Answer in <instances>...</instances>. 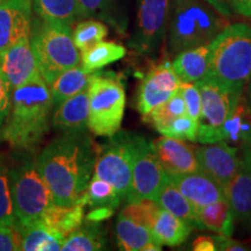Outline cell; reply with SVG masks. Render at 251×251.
I'll use <instances>...</instances> for the list:
<instances>
[{
	"label": "cell",
	"instance_id": "obj_5",
	"mask_svg": "<svg viewBox=\"0 0 251 251\" xmlns=\"http://www.w3.org/2000/svg\"><path fill=\"white\" fill-rule=\"evenodd\" d=\"M30 46L41 77L48 85L63 71L80 64L70 26L33 20Z\"/></svg>",
	"mask_w": 251,
	"mask_h": 251
},
{
	"label": "cell",
	"instance_id": "obj_48",
	"mask_svg": "<svg viewBox=\"0 0 251 251\" xmlns=\"http://www.w3.org/2000/svg\"><path fill=\"white\" fill-rule=\"evenodd\" d=\"M6 1H8V0H0V4H2V2H6Z\"/></svg>",
	"mask_w": 251,
	"mask_h": 251
},
{
	"label": "cell",
	"instance_id": "obj_25",
	"mask_svg": "<svg viewBox=\"0 0 251 251\" xmlns=\"http://www.w3.org/2000/svg\"><path fill=\"white\" fill-rule=\"evenodd\" d=\"M155 201L163 209L170 212L171 214L190 225L192 229H200L196 208L184 197V194L178 190V187L172 183L169 176L164 184L162 185L161 190L158 191Z\"/></svg>",
	"mask_w": 251,
	"mask_h": 251
},
{
	"label": "cell",
	"instance_id": "obj_8",
	"mask_svg": "<svg viewBox=\"0 0 251 251\" xmlns=\"http://www.w3.org/2000/svg\"><path fill=\"white\" fill-rule=\"evenodd\" d=\"M137 134L119 130L109 136L108 142L97 149L93 175L108 181L121 199L129 193Z\"/></svg>",
	"mask_w": 251,
	"mask_h": 251
},
{
	"label": "cell",
	"instance_id": "obj_2",
	"mask_svg": "<svg viewBox=\"0 0 251 251\" xmlns=\"http://www.w3.org/2000/svg\"><path fill=\"white\" fill-rule=\"evenodd\" d=\"M52 107L50 89L41 76L15 87L12 90L11 111L0 131V139L14 149H33L48 133Z\"/></svg>",
	"mask_w": 251,
	"mask_h": 251
},
{
	"label": "cell",
	"instance_id": "obj_26",
	"mask_svg": "<svg viewBox=\"0 0 251 251\" xmlns=\"http://www.w3.org/2000/svg\"><path fill=\"white\" fill-rule=\"evenodd\" d=\"M92 74L93 72L84 70V68L80 64L59 74L52 80V83L49 84L54 106L57 107L59 103H62L64 100L87 90Z\"/></svg>",
	"mask_w": 251,
	"mask_h": 251
},
{
	"label": "cell",
	"instance_id": "obj_39",
	"mask_svg": "<svg viewBox=\"0 0 251 251\" xmlns=\"http://www.w3.org/2000/svg\"><path fill=\"white\" fill-rule=\"evenodd\" d=\"M179 91L184 98L187 115L198 121L201 111V96H200L199 87L194 83L180 81Z\"/></svg>",
	"mask_w": 251,
	"mask_h": 251
},
{
	"label": "cell",
	"instance_id": "obj_28",
	"mask_svg": "<svg viewBox=\"0 0 251 251\" xmlns=\"http://www.w3.org/2000/svg\"><path fill=\"white\" fill-rule=\"evenodd\" d=\"M107 236L99 222H84L64 238L63 251H97L106 249Z\"/></svg>",
	"mask_w": 251,
	"mask_h": 251
},
{
	"label": "cell",
	"instance_id": "obj_29",
	"mask_svg": "<svg viewBox=\"0 0 251 251\" xmlns=\"http://www.w3.org/2000/svg\"><path fill=\"white\" fill-rule=\"evenodd\" d=\"M127 54L124 46L115 42L97 43L91 48L81 51L80 65L87 72L98 71L100 69L107 67L108 64L120 61Z\"/></svg>",
	"mask_w": 251,
	"mask_h": 251
},
{
	"label": "cell",
	"instance_id": "obj_33",
	"mask_svg": "<svg viewBox=\"0 0 251 251\" xmlns=\"http://www.w3.org/2000/svg\"><path fill=\"white\" fill-rule=\"evenodd\" d=\"M184 114H187L186 106H185L184 98L181 96L180 91H178L171 98H169L166 101L157 106L149 114L142 117V119L148 124L152 125L153 128L159 133L174 119Z\"/></svg>",
	"mask_w": 251,
	"mask_h": 251
},
{
	"label": "cell",
	"instance_id": "obj_15",
	"mask_svg": "<svg viewBox=\"0 0 251 251\" xmlns=\"http://www.w3.org/2000/svg\"><path fill=\"white\" fill-rule=\"evenodd\" d=\"M31 26V0H8L0 4V55L30 39Z\"/></svg>",
	"mask_w": 251,
	"mask_h": 251
},
{
	"label": "cell",
	"instance_id": "obj_21",
	"mask_svg": "<svg viewBox=\"0 0 251 251\" xmlns=\"http://www.w3.org/2000/svg\"><path fill=\"white\" fill-rule=\"evenodd\" d=\"M115 236L120 250L159 251L163 248L155 240L148 227L121 214L119 215L115 225Z\"/></svg>",
	"mask_w": 251,
	"mask_h": 251
},
{
	"label": "cell",
	"instance_id": "obj_45",
	"mask_svg": "<svg viewBox=\"0 0 251 251\" xmlns=\"http://www.w3.org/2000/svg\"><path fill=\"white\" fill-rule=\"evenodd\" d=\"M228 2L237 14L251 18V0H228Z\"/></svg>",
	"mask_w": 251,
	"mask_h": 251
},
{
	"label": "cell",
	"instance_id": "obj_27",
	"mask_svg": "<svg viewBox=\"0 0 251 251\" xmlns=\"http://www.w3.org/2000/svg\"><path fill=\"white\" fill-rule=\"evenodd\" d=\"M200 229H208L224 236H233L235 218L227 199H220L197 211Z\"/></svg>",
	"mask_w": 251,
	"mask_h": 251
},
{
	"label": "cell",
	"instance_id": "obj_42",
	"mask_svg": "<svg viewBox=\"0 0 251 251\" xmlns=\"http://www.w3.org/2000/svg\"><path fill=\"white\" fill-rule=\"evenodd\" d=\"M214 237L215 244H216V250H222V251H243V250H249L246 244L238 242L231 238V236H224V235H218Z\"/></svg>",
	"mask_w": 251,
	"mask_h": 251
},
{
	"label": "cell",
	"instance_id": "obj_35",
	"mask_svg": "<svg viewBox=\"0 0 251 251\" xmlns=\"http://www.w3.org/2000/svg\"><path fill=\"white\" fill-rule=\"evenodd\" d=\"M0 226H17L12 200L9 166L0 155Z\"/></svg>",
	"mask_w": 251,
	"mask_h": 251
},
{
	"label": "cell",
	"instance_id": "obj_12",
	"mask_svg": "<svg viewBox=\"0 0 251 251\" xmlns=\"http://www.w3.org/2000/svg\"><path fill=\"white\" fill-rule=\"evenodd\" d=\"M180 80L169 59L152 65L141 80L137 92V109L141 115L149 114L153 108L179 91Z\"/></svg>",
	"mask_w": 251,
	"mask_h": 251
},
{
	"label": "cell",
	"instance_id": "obj_18",
	"mask_svg": "<svg viewBox=\"0 0 251 251\" xmlns=\"http://www.w3.org/2000/svg\"><path fill=\"white\" fill-rule=\"evenodd\" d=\"M169 178L188 201L192 203L196 211L226 198L221 185L203 171L171 176Z\"/></svg>",
	"mask_w": 251,
	"mask_h": 251
},
{
	"label": "cell",
	"instance_id": "obj_13",
	"mask_svg": "<svg viewBox=\"0 0 251 251\" xmlns=\"http://www.w3.org/2000/svg\"><path fill=\"white\" fill-rule=\"evenodd\" d=\"M238 152V169L224 192L235 220L251 229V146L243 147Z\"/></svg>",
	"mask_w": 251,
	"mask_h": 251
},
{
	"label": "cell",
	"instance_id": "obj_4",
	"mask_svg": "<svg viewBox=\"0 0 251 251\" xmlns=\"http://www.w3.org/2000/svg\"><path fill=\"white\" fill-rule=\"evenodd\" d=\"M226 26L227 18L203 0H170L166 26L169 51L177 55L209 45Z\"/></svg>",
	"mask_w": 251,
	"mask_h": 251
},
{
	"label": "cell",
	"instance_id": "obj_46",
	"mask_svg": "<svg viewBox=\"0 0 251 251\" xmlns=\"http://www.w3.org/2000/svg\"><path fill=\"white\" fill-rule=\"evenodd\" d=\"M203 1H206L208 5H211L218 13L222 15V17L227 19L231 17V7L230 5H229L228 0H203Z\"/></svg>",
	"mask_w": 251,
	"mask_h": 251
},
{
	"label": "cell",
	"instance_id": "obj_14",
	"mask_svg": "<svg viewBox=\"0 0 251 251\" xmlns=\"http://www.w3.org/2000/svg\"><path fill=\"white\" fill-rule=\"evenodd\" d=\"M196 153L201 171L211 176L222 188L227 186L240 164L238 149L221 140L198 147Z\"/></svg>",
	"mask_w": 251,
	"mask_h": 251
},
{
	"label": "cell",
	"instance_id": "obj_22",
	"mask_svg": "<svg viewBox=\"0 0 251 251\" xmlns=\"http://www.w3.org/2000/svg\"><path fill=\"white\" fill-rule=\"evenodd\" d=\"M208 54V45L178 52L171 64L179 80L198 84L205 79L209 71Z\"/></svg>",
	"mask_w": 251,
	"mask_h": 251
},
{
	"label": "cell",
	"instance_id": "obj_34",
	"mask_svg": "<svg viewBox=\"0 0 251 251\" xmlns=\"http://www.w3.org/2000/svg\"><path fill=\"white\" fill-rule=\"evenodd\" d=\"M107 34L108 28L105 24L90 19V20L81 21L75 27V29L72 30V39L77 49L84 51L97 43L101 42L107 36Z\"/></svg>",
	"mask_w": 251,
	"mask_h": 251
},
{
	"label": "cell",
	"instance_id": "obj_32",
	"mask_svg": "<svg viewBox=\"0 0 251 251\" xmlns=\"http://www.w3.org/2000/svg\"><path fill=\"white\" fill-rule=\"evenodd\" d=\"M80 200L84 202L85 207L89 206L90 208L111 207V208L115 209L120 205L121 197L119 196L117 190L108 181L100 179V178L92 175L86 190L80 197Z\"/></svg>",
	"mask_w": 251,
	"mask_h": 251
},
{
	"label": "cell",
	"instance_id": "obj_3",
	"mask_svg": "<svg viewBox=\"0 0 251 251\" xmlns=\"http://www.w3.org/2000/svg\"><path fill=\"white\" fill-rule=\"evenodd\" d=\"M208 76L229 92L243 93L251 76V26L227 25L208 45Z\"/></svg>",
	"mask_w": 251,
	"mask_h": 251
},
{
	"label": "cell",
	"instance_id": "obj_43",
	"mask_svg": "<svg viewBox=\"0 0 251 251\" xmlns=\"http://www.w3.org/2000/svg\"><path fill=\"white\" fill-rule=\"evenodd\" d=\"M114 213V209L111 207H96V208H91V211L87 213L85 219L86 221L91 222H100L102 220L111 218Z\"/></svg>",
	"mask_w": 251,
	"mask_h": 251
},
{
	"label": "cell",
	"instance_id": "obj_9",
	"mask_svg": "<svg viewBox=\"0 0 251 251\" xmlns=\"http://www.w3.org/2000/svg\"><path fill=\"white\" fill-rule=\"evenodd\" d=\"M201 96V111L198 120V139L201 144L222 140V128L235 101L241 94L229 92L218 81L206 77L197 84Z\"/></svg>",
	"mask_w": 251,
	"mask_h": 251
},
{
	"label": "cell",
	"instance_id": "obj_36",
	"mask_svg": "<svg viewBox=\"0 0 251 251\" xmlns=\"http://www.w3.org/2000/svg\"><path fill=\"white\" fill-rule=\"evenodd\" d=\"M159 209V205L152 199H140L127 202L120 214L126 218L144 225L150 229L153 219Z\"/></svg>",
	"mask_w": 251,
	"mask_h": 251
},
{
	"label": "cell",
	"instance_id": "obj_24",
	"mask_svg": "<svg viewBox=\"0 0 251 251\" xmlns=\"http://www.w3.org/2000/svg\"><path fill=\"white\" fill-rule=\"evenodd\" d=\"M150 230L162 247H176L184 243L193 229L181 219L159 207Z\"/></svg>",
	"mask_w": 251,
	"mask_h": 251
},
{
	"label": "cell",
	"instance_id": "obj_6",
	"mask_svg": "<svg viewBox=\"0 0 251 251\" xmlns=\"http://www.w3.org/2000/svg\"><path fill=\"white\" fill-rule=\"evenodd\" d=\"M87 128L97 136L109 137L120 130L126 107L121 79L113 74L94 71L89 87Z\"/></svg>",
	"mask_w": 251,
	"mask_h": 251
},
{
	"label": "cell",
	"instance_id": "obj_1",
	"mask_svg": "<svg viewBox=\"0 0 251 251\" xmlns=\"http://www.w3.org/2000/svg\"><path fill=\"white\" fill-rule=\"evenodd\" d=\"M97 147L86 130L63 133L36 159V166L51 192L54 203H76L93 175Z\"/></svg>",
	"mask_w": 251,
	"mask_h": 251
},
{
	"label": "cell",
	"instance_id": "obj_7",
	"mask_svg": "<svg viewBox=\"0 0 251 251\" xmlns=\"http://www.w3.org/2000/svg\"><path fill=\"white\" fill-rule=\"evenodd\" d=\"M13 209L19 228L35 224L54 203L51 192L33 158L9 169Z\"/></svg>",
	"mask_w": 251,
	"mask_h": 251
},
{
	"label": "cell",
	"instance_id": "obj_17",
	"mask_svg": "<svg viewBox=\"0 0 251 251\" xmlns=\"http://www.w3.org/2000/svg\"><path fill=\"white\" fill-rule=\"evenodd\" d=\"M0 69L8 80L12 90L23 86L40 77L30 39L24 40L0 55Z\"/></svg>",
	"mask_w": 251,
	"mask_h": 251
},
{
	"label": "cell",
	"instance_id": "obj_47",
	"mask_svg": "<svg viewBox=\"0 0 251 251\" xmlns=\"http://www.w3.org/2000/svg\"><path fill=\"white\" fill-rule=\"evenodd\" d=\"M246 89H247V92H246V90H244V93H246L247 98L249 99V101H250V103H251V76H250L249 81H248Z\"/></svg>",
	"mask_w": 251,
	"mask_h": 251
},
{
	"label": "cell",
	"instance_id": "obj_31",
	"mask_svg": "<svg viewBox=\"0 0 251 251\" xmlns=\"http://www.w3.org/2000/svg\"><path fill=\"white\" fill-rule=\"evenodd\" d=\"M31 7L41 20L72 26L76 20L77 0H31Z\"/></svg>",
	"mask_w": 251,
	"mask_h": 251
},
{
	"label": "cell",
	"instance_id": "obj_10",
	"mask_svg": "<svg viewBox=\"0 0 251 251\" xmlns=\"http://www.w3.org/2000/svg\"><path fill=\"white\" fill-rule=\"evenodd\" d=\"M168 175L158 161L152 142L137 135L129 193L126 202L140 199L155 200Z\"/></svg>",
	"mask_w": 251,
	"mask_h": 251
},
{
	"label": "cell",
	"instance_id": "obj_44",
	"mask_svg": "<svg viewBox=\"0 0 251 251\" xmlns=\"http://www.w3.org/2000/svg\"><path fill=\"white\" fill-rule=\"evenodd\" d=\"M194 251H215L216 244L213 236H198L192 243Z\"/></svg>",
	"mask_w": 251,
	"mask_h": 251
},
{
	"label": "cell",
	"instance_id": "obj_23",
	"mask_svg": "<svg viewBox=\"0 0 251 251\" xmlns=\"http://www.w3.org/2000/svg\"><path fill=\"white\" fill-rule=\"evenodd\" d=\"M84 208L85 205L80 199L70 206H59L52 203L39 221L64 240L69 234L84 222L85 219Z\"/></svg>",
	"mask_w": 251,
	"mask_h": 251
},
{
	"label": "cell",
	"instance_id": "obj_37",
	"mask_svg": "<svg viewBox=\"0 0 251 251\" xmlns=\"http://www.w3.org/2000/svg\"><path fill=\"white\" fill-rule=\"evenodd\" d=\"M159 134H162L163 136L196 142L198 139V121L187 114L180 115L174 119L168 126H165L159 131Z\"/></svg>",
	"mask_w": 251,
	"mask_h": 251
},
{
	"label": "cell",
	"instance_id": "obj_30",
	"mask_svg": "<svg viewBox=\"0 0 251 251\" xmlns=\"http://www.w3.org/2000/svg\"><path fill=\"white\" fill-rule=\"evenodd\" d=\"M19 229L21 233V250L57 251L62 249L64 240L52 233L41 221Z\"/></svg>",
	"mask_w": 251,
	"mask_h": 251
},
{
	"label": "cell",
	"instance_id": "obj_38",
	"mask_svg": "<svg viewBox=\"0 0 251 251\" xmlns=\"http://www.w3.org/2000/svg\"><path fill=\"white\" fill-rule=\"evenodd\" d=\"M111 6L112 0H77L76 19L98 17L111 20L108 14Z\"/></svg>",
	"mask_w": 251,
	"mask_h": 251
},
{
	"label": "cell",
	"instance_id": "obj_19",
	"mask_svg": "<svg viewBox=\"0 0 251 251\" xmlns=\"http://www.w3.org/2000/svg\"><path fill=\"white\" fill-rule=\"evenodd\" d=\"M222 141L238 150L251 146V103L244 91L235 101L225 122Z\"/></svg>",
	"mask_w": 251,
	"mask_h": 251
},
{
	"label": "cell",
	"instance_id": "obj_40",
	"mask_svg": "<svg viewBox=\"0 0 251 251\" xmlns=\"http://www.w3.org/2000/svg\"><path fill=\"white\" fill-rule=\"evenodd\" d=\"M21 250V233L18 226H0V251Z\"/></svg>",
	"mask_w": 251,
	"mask_h": 251
},
{
	"label": "cell",
	"instance_id": "obj_11",
	"mask_svg": "<svg viewBox=\"0 0 251 251\" xmlns=\"http://www.w3.org/2000/svg\"><path fill=\"white\" fill-rule=\"evenodd\" d=\"M170 0H137L135 33L129 46L136 54L150 55L164 41Z\"/></svg>",
	"mask_w": 251,
	"mask_h": 251
},
{
	"label": "cell",
	"instance_id": "obj_20",
	"mask_svg": "<svg viewBox=\"0 0 251 251\" xmlns=\"http://www.w3.org/2000/svg\"><path fill=\"white\" fill-rule=\"evenodd\" d=\"M87 118L89 94L85 90L59 103L52 115V126L62 133L83 131L87 128Z\"/></svg>",
	"mask_w": 251,
	"mask_h": 251
},
{
	"label": "cell",
	"instance_id": "obj_16",
	"mask_svg": "<svg viewBox=\"0 0 251 251\" xmlns=\"http://www.w3.org/2000/svg\"><path fill=\"white\" fill-rule=\"evenodd\" d=\"M152 147L163 170L169 177L201 171L196 148L184 140L162 136L153 141Z\"/></svg>",
	"mask_w": 251,
	"mask_h": 251
},
{
	"label": "cell",
	"instance_id": "obj_41",
	"mask_svg": "<svg viewBox=\"0 0 251 251\" xmlns=\"http://www.w3.org/2000/svg\"><path fill=\"white\" fill-rule=\"evenodd\" d=\"M12 105V87L5 75L0 69V131L4 127L6 120L11 111Z\"/></svg>",
	"mask_w": 251,
	"mask_h": 251
}]
</instances>
